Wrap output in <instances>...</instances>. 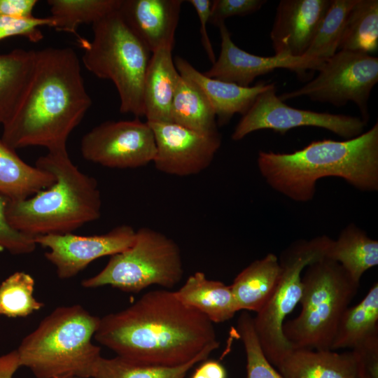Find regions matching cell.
Listing matches in <instances>:
<instances>
[{"label":"cell","mask_w":378,"mask_h":378,"mask_svg":"<svg viewBox=\"0 0 378 378\" xmlns=\"http://www.w3.org/2000/svg\"><path fill=\"white\" fill-rule=\"evenodd\" d=\"M174 61L179 74L197 84L205 94L215 112L218 126L227 124L236 113L245 114L257 97L273 84L260 81L253 86L242 87L208 77L181 57H175Z\"/></svg>","instance_id":"18"},{"label":"cell","mask_w":378,"mask_h":378,"mask_svg":"<svg viewBox=\"0 0 378 378\" xmlns=\"http://www.w3.org/2000/svg\"><path fill=\"white\" fill-rule=\"evenodd\" d=\"M191 378H226V372L218 361L208 360L195 370Z\"/></svg>","instance_id":"40"},{"label":"cell","mask_w":378,"mask_h":378,"mask_svg":"<svg viewBox=\"0 0 378 378\" xmlns=\"http://www.w3.org/2000/svg\"><path fill=\"white\" fill-rule=\"evenodd\" d=\"M183 0H121L120 15L153 53L173 50Z\"/></svg>","instance_id":"17"},{"label":"cell","mask_w":378,"mask_h":378,"mask_svg":"<svg viewBox=\"0 0 378 378\" xmlns=\"http://www.w3.org/2000/svg\"><path fill=\"white\" fill-rule=\"evenodd\" d=\"M313 80L301 88L284 92L285 102L300 97L342 106L348 102L358 108L362 119H369L368 100L378 82V58L368 53L340 50L324 61Z\"/></svg>","instance_id":"10"},{"label":"cell","mask_w":378,"mask_h":378,"mask_svg":"<svg viewBox=\"0 0 378 378\" xmlns=\"http://www.w3.org/2000/svg\"><path fill=\"white\" fill-rule=\"evenodd\" d=\"M187 1L192 6L199 18L202 44L209 60L214 64L216 58L206 30V24L209 22L211 14V1L188 0Z\"/></svg>","instance_id":"38"},{"label":"cell","mask_w":378,"mask_h":378,"mask_svg":"<svg viewBox=\"0 0 378 378\" xmlns=\"http://www.w3.org/2000/svg\"><path fill=\"white\" fill-rule=\"evenodd\" d=\"M50 17L17 18L0 16V41L12 36H23L33 43H37L43 38L40 27H52Z\"/></svg>","instance_id":"34"},{"label":"cell","mask_w":378,"mask_h":378,"mask_svg":"<svg viewBox=\"0 0 378 378\" xmlns=\"http://www.w3.org/2000/svg\"><path fill=\"white\" fill-rule=\"evenodd\" d=\"M174 293L182 303L200 312L213 323L228 321L239 312L230 286L209 279L202 272L188 276Z\"/></svg>","instance_id":"21"},{"label":"cell","mask_w":378,"mask_h":378,"mask_svg":"<svg viewBox=\"0 0 378 378\" xmlns=\"http://www.w3.org/2000/svg\"><path fill=\"white\" fill-rule=\"evenodd\" d=\"M20 367L16 350L0 356V378H13Z\"/></svg>","instance_id":"41"},{"label":"cell","mask_w":378,"mask_h":378,"mask_svg":"<svg viewBox=\"0 0 378 378\" xmlns=\"http://www.w3.org/2000/svg\"><path fill=\"white\" fill-rule=\"evenodd\" d=\"M330 239L326 235L298 239L281 252L278 258L281 272L275 290L253 317L260 347L276 368L293 349L283 333V325L301 298L302 272L309 265L325 258Z\"/></svg>","instance_id":"9"},{"label":"cell","mask_w":378,"mask_h":378,"mask_svg":"<svg viewBox=\"0 0 378 378\" xmlns=\"http://www.w3.org/2000/svg\"><path fill=\"white\" fill-rule=\"evenodd\" d=\"M237 330L246 356V378H284L265 357L254 330L253 317L242 312Z\"/></svg>","instance_id":"33"},{"label":"cell","mask_w":378,"mask_h":378,"mask_svg":"<svg viewBox=\"0 0 378 378\" xmlns=\"http://www.w3.org/2000/svg\"><path fill=\"white\" fill-rule=\"evenodd\" d=\"M94 337L118 356L160 366L183 365L220 344L213 323L167 290L147 292L127 308L100 318Z\"/></svg>","instance_id":"1"},{"label":"cell","mask_w":378,"mask_h":378,"mask_svg":"<svg viewBox=\"0 0 378 378\" xmlns=\"http://www.w3.org/2000/svg\"><path fill=\"white\" fill-rule=\"evenodd\" d=\"M155 141L148 123L139 118L106 121L87 132L80 141L88 161L114 169H134L153 162Z\"/></svg>","instance_id":"12"},{"label":"cell","mask_w":378,"mask_h":378,"mask_svg":"<svg viewBox=\"0 0 378 378\" xmlns=\"http://www.w3.org/2000/svg\"><path fill=\"white\" fill-rule=\"evenodd\" d=\"M304 270L301 310L298 316L284 322L283 333L292 349L330 350L340 320L360 283L338 262L325 258Z\"/></svg>","instance_id":"7"},{"label":"cell","mask_w":378,"mask_h":378,"mask_svg":"<svg viewBox=\"0 0 378 378\" xmlns=\"http://www.w3.org/2000/svg\"><path fill=\"white\" fill-rule=\"evenodd\" d=\"M276 90L275 83H273L257 97L234 128L231 136L232 140H241L260 130L270 129L284 134L300 127L326 129L346 140L364 132L367 122L361 118L290 107L279 99Z\"/></svg>","instance_id":"11"},{"label":"cell","mask_w":378,"mask_h":378,"mask_svg":"<svg viewBox=\"0 0 378 378\" xmlns=\"http://www.w3.org/2000/svg\"><path fill=\"white\" fill-rule=\"evenodd\" d=\"M179 78L172 49L161 48L152 53L143 87L146 122H172V104Z\"/></svg>","instance_id":"19"},{"label":"cell","mask_w":378,"mask_h":378,"mask_svg":"<svg viewBox=\"0 0 378 378\" xmlns=\"http://www.w3.org/2000/svg\"><path fill=\"white\" fill-rule=\"evenodd\" d=\"M35 166L52 174L55 182L26 200L8 202L6 214L13 228L33 237L63 234L100 218L97 181L79 170L66 148L48 150Z\"/></svg>","instance_id":"4"},{"label":"cell","mask_w":378,"mask_h":378,"mask_svg":"<svg viewBox=\"0 0 378 378\" xmlns=\"http://www.w3.org/2000/svg\"><path fill=\"white\" fill-rule=\"evenodd\" d=\"M35 281L24 272H16L0 284V315L25 317L39 310L43 304L34 297Z\"/></svg>","instance_id":"32"},{"label":"cell","mask_w":378,"mask_h":378,"mask_svg":"<svg viewBox=\"0 0 378 378\" xmlns=\"http://www.w3.org/2000/svg\"><path fill=\"white\" fill-rule=\"evenodd\" d=\"M221 38L218 57L203 74L210 78L249 87L258 76L276 69H287L303 76L307 71H317L321 65L306 57H262L239 48L232 40L225 23L218 27Z\"/></svg>","instance_id":"15"},{"label":"cell","mask_w":378,"mask_h":378,"mask_svg":"<svg viewBox=\"0 0 378 378\" xmlns=\"http://www.w3.org/2000/svg\"><path fill=\"white\" fill-rule=\"evenodd\" d=\"M266 2L265 0H213L209 22L218 27L227 18L252 14Z\"/></svg>","instance_id":"36"},{"label":"cell","mask_w":378,"mask_h":378,"mask_svg":"<svg viewBox=\"0 0 378 378\" xmlns=\"http://www.w3.org/2000/svg\"><path fill=\"white\" fill-rule=\"evenodd\" d=\"M325 258L338 262L351 278L360 283L363 274L378 265V241L351 223L338 238H330Z\"/></svg>","instance_id":"24"},{"label":"cell","mask_w":378,"mask_h":378,"mask_svg":"<svg viewBox=\"0 0 378 378\" xmlns=\"http://www.w3.org/2000/svg\"><path fill=\"white\" fill-rule=\"evenodd\" d=\"M378 335V283L375 282L365 297L343 313L330 350H352L368 339Z\"/></svg>","instance_id":"25"},{"label":"cell","mask_w":378,"mask_h":378,"mask_svg":"<svg viewBox=\"0 0 378 378\" xmlns=\"http://www.w3.org/2000/svg\"><path fill=\"white\" fill-rule=\"evenodd\" d=\"M100 318L79 304L59 307L16 349L20 367L36 378H90L101 356L92 342Z\"/></svg>","instance_id":"5"},{"label":"cell","mask_w":378,"mask_h":378,"mask_svg":"<svg viewBox=\"0 0 378 378\" xmlns=\"http://www.w3.org/2000/svg\"><path fill=\"white\" fill-rule=\"evenodd\" d=\"M276 368L284 378H358L351 350L293 349Z\"/></svg>","instance_id":"20"},{"label":"cell","mask_w":378,"mask_h":378,"mask_svg":"<svg viewBox=\"0 0 378 378\" xmlns=\"http://www.w3.org/2000/svg\"><path fill=\"white\" fill-rule=\"evenodd\" d=\"M93 39L78 41L84 66L99 78L113 83L120 111L144 116L143 87L152 53L126 24L118 10L92 24Z\"/></svg>","instance_id":"6"},{"label":"cell","mask_w":378,"mask_h":378,"mask_svg":"<svg viewBox=\"0 0 378 378\" xmlns=\"http://www.w3.org/2000/svg\"><path fill=\"white\" fill-rule=\"evenodd\" d=\"M330 0H281L270 31L274 55L302 57L316 34Z\"/></svg>","instance_id":"16"},{"label":"cell","mask_w":378,"mask_h":378,"mask_svg":"<svg viewBox=\"0 0 378 378\" xmlns=\"http://www.w3.org/2000/svg\"><path fill=\"white\" fill-rule=\"evenodd\" d=\"M135 233L132 227L122 225L101 234H47L34 237V239L36 245L48 248L44 255L55 267L57 276L67 279L77 275L94 260L130 247Z\"/></svg>","instance_id":"14"},{"label":"cell","mask_w":378,"mask_h":378,"mask_svg":"<svg viewBox=\"0 0 378 378\" xmlns=\"http://www.w3.org/2000/svg\"><path fill=\"white\" fill-rule=\"evenodd\" d=\"M351 351L357 361L358 378H378V335Z\"/></svg>","instance_id":"37"},{"label":"cell","mask_w":378,"mask_h":378,"mask_svg":"<svg viewBox=\"0 0 378 378\" xmlns=\"http://www.w3.org/2000/svg\"><path fill=\"white\" fill-rule=\"evenodd\" d=\"M172 122L200 132L218 131L215 112L201 89L180 75L171 109Z\"/></svg>","instance_id":"27"},{"label":"cell","mask_w":378,"mask_h":378,"mask_svg":"<svg viewBox=\"0 0 378 378\" xmlns=\"http://www.w3.org/2000/svg\"><path fill=\"white\" fill-rule=\"evenodd\" d=\"M280 272L279 258L271 253L241 271L230 285L238 310L258 313L272 295Z\"/></svg>","instance_id":"22"},{"label":"cell","mask_w":378,"mask_h":378,"mask_svg":"<svg viewBox=\"0 0 378 378\" xmlns=\"http://www.w3.org/2000/svg\"><path fill=\"white\" fill-rule=\"evenodd\" d=\"M35 50L17 48L0 54V124L6 123L15 113L30 80Z\"/></svg>","instance_id":"26"},{"label":"cell","mask_w":378,"mask_h":378,"mask_svg":"<svg viewBox=\"0 0 378 378\" xmlns=\"http://www.w3.org/2000/svg\"><path fill=\"white\" fill-rule=\"evenodd\" d=\"M257 164L272 189L295 202L313 200L317 181L326 177L342 178L360 191H377L378 122L344 141H314L290 153L261 150Z\"/></svg>","instance_id":"3"},{"label":"cell","mask_w":378,"mask_h":378,"mask_svg":"<svg viewBox=\"0 0 378 378\" xmlns=\"http://www.w3.org/2000/svg\"><path fill=\"white\" fill-rule=\"evenodd\" d=\"M92 105L79 58L70 47L36 50L32 74L1 140L13 150L66 148V141Z\"/></svg>","instance_id":"2"},{"label":"cell","mask_w":378,"mask_h":378,"mask_svg":"<svg viewBox=\"0 0 378 378\" xmlns=\"http://www.w3.org/2000/svg\"><path fill=\"white\" fill-rule=\"evenodd\" d=\"M378 48V1L356 0L347 16L338 50L370 54Z\"/></svg>","instance_id":"29"},{"label":"cell","mask_w":378,"mask_h":378,"mask_svg":"<svg viewBox=\"0 0 378 378\" xmlns=\"http://www.w3.org/2000/svg\"><path fill=\"white\" fill-rule=\"evenodd\" d=\"M121 0H48L52 27L75 35L80 24H94L118 10Z\"/></svg>","instance_id":"30"},{"label":"cell","mask_w":378,"mask_h":378,"mask_svg":"<svg viewBox=\"0 0 378 378\" xmlns=\"http://www.w3.org/2000/svg\"><path fill=\"white\" fill-rule=\"evenodd\" d=\"M37 2L36 0H0V16L32 18L33 10Z\"/></svg>","instance_id":"39"},{"label":"cell","mask_w":378,"mask_h":378,"mask_svg":"<svg viewBox=\"0 0 378 378\" xmlns=\"http://www.w3.org/2000/svg\"><path fill=\"white\" fill-rule=\"evenodd\" d=\"M178 245L163 233L149 227L136 231L132 245L110 256L99 273L81 282L88 288L111 286L139 293L153 285L172 288L183 277Z\"/></svg>","instance_id":"8"},{"label":"cell","mask_w":378,"mask_h":378,"mask_svg":"<svg viewBox=\"0 0 378 378\" xmlns=\"http://www.w3.org/2000/svg\"><path fill=\"white\" fill-rule=\"evenodd\" d=\"M55 182L50 172L26 163L0 138V196L9 202L26 200Z\"/></svg>","instance_id":"23"},{"label":"cell","mask_w":378,"mask_h":378,"mask_svg":"<svg viewBox=\"0 0 378 378\" xmlns=\"http://www.w3.org/2000/svg\"><path fill=\"white\" fill-rule=\"evenodd\" d=\"M356 2V0H330L314 39L302 57L322 64L338 50L347 16Z\"/></svg>","instance_id":"31"},{"label":"cell","mask_w":378,"mask_h":378,"mask_svg":"<svg viewBox=\"0 0 378 378\" xmlns=\"http://www.w3.org/2000/svg\"><path fill=\"white\" fill-rule=\"evenodd\" d=\"M8 202L0 196V251H7L14 255L30 253L37 245L33 237L15 230L8 222L6 211Z\"/></svg>","instance_id":"35"},{"label":"cell","mask_w":378,"mask_h":378,"mask_svg":"<svg viewBox=\"0 0 378 378\" xmlns=\"http://www.w3.org/2000/svg\"><path fill=\"white\" fill-rule=\"evenodd\" d=\"M73 378H80V377H73Z\"/></svg>","instance_id":"42"},{"label":"cell","mask_w":378,"mask_h":378,"mask_svg":"<svg viewBox=\"0 0 378 378\" xmlns=\"http://www.w3.org/2000/svg\"><path fill=\"white\" fill-rule=\"evenodd\" d=\"M155 141L153 161L160 172L187 176L199 174L212 162L221 145L218 131L200 132L174 122H148Z\"/></svg>","instance_id":"13"},{"label":"cell","mask_w":378,"mask_h":378,"mask_svg":"<svg viewBox=\"0 0 378 378\" xmlns=\"http://www.w3.org/2000/svg\"><path fill=\"white\" fill-rule=\"evenodd\" d=\"M219 346L206 347L194 359L181 365L160 366L136 363L117 356H101L94 367L92 378H184L196 363L206 359Z\"/></svg>","instance_id":"28"}]
</instances>
